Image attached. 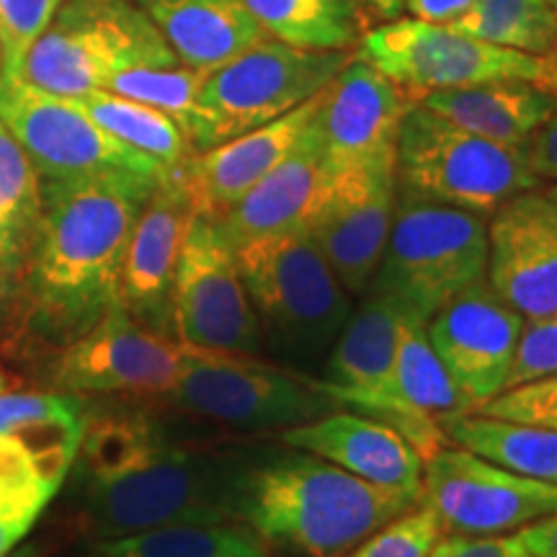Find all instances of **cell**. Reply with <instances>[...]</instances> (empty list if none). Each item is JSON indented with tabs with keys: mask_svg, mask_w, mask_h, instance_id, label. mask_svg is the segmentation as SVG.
<instances>
[{
	"mask_svg": "<svg viewBox=\"0 0 557 557\" xmlns=\"http://www.w3.org/2000/svg\"><path fill=\"white\" fill-rule=\"evenodd\" d=\"M65 0H0V75L18 78L21 65Z\"/></svg>",
	"mask_w": 557,
	"mask_h": 557,
	"instance_id": "cell-36",
	"label": "cell"
},
{
	"mask_svg": "<svg viewBox=\"0 0 557 557\" xmlns=\"http://www.w3.org/2000/svg\"><path fill=\"white\" fill-rule=\"evenodd\" d=\"M547 3H549V5H553V9H557V0H547Z\"/></svg>",
	"mask_w": 557,
	"mask_h": 557,
	"instance_id": "cell-49",
	"label": "cell"
},
{
	"mask_svg": "<svg viewBox=\"0 0 557 557\" xmlns=\"http://www.w3.org/2000/svg\"><path fill=\"white\" fill-rule=\"evenodd\" d=\"M517 537L529 557H557V513L521 527Z\"/></svg>",
	"mask_w": 557,
	"mask_h": 557,
	"instance_id": "cell-42",
	"label": "cell"
},
{
	"mask_svg": "<svg viewBox=\"0 0 557 557\" xmlns=\"http://www.w3.org/2000/svg\"><path fill=\"white\" fill-rule=\"evenodd\" d=\"M429 557H447V540L442 537V542H438V545L431 549V555Z\"/></svg>",
	"mask_w": 557,
	"mask_h": 557,
	"instance_id": "cell-46",
	"label": "cell"
},
{
	"mask_svg": "<svg viewBox=\"0 0 557 557\" xmlns=\"http://www.w3.org/2000/svg\"><path fill=\"white\" fill-rule=\"evenodd\" d=\"M442 521L426 504H421L387 521L344 557H429L442 542Z\"/></svg>",
	"mask_w": 557,
	"mask_h": 557,
	"instance_id": "cell-35",
	"label": "cell"
},
{
	"mask_svg": "<svg viewBox=\"0 0 557 557\" xmlns=\"http://www.w3.org/2000/svg\"><path fill=\"white\" fill-rule=\"evenodd\" d=\"M181 344L139 325L120 302L81 338L62 346L54 382L70 395H169L178 377Z\"/></svg>",
	"mask_w": 557,
	"mask_h": 557,
	"instance_id": "cell-15",
	"label": "cell"
},
{
	"mask_svg": "<svg viewBox=\"0 0 557 557\" xmlns=\"http://www.w3.org/2000/svg\"><path fill=\"white\" fill-rule=\"evenodd\" d=\"M421 504L449 534L491 537L557 513V485L519 475L465 447H442L423 462Z\"/></svg>",
	"mask_w": 557,
	"mask_h": 557,
	"instance_id": "cell-13",
	"label": "cell"
},
{
	"mask_svg": "<svg viewBox=\"0 0 557 557\" xmlns=\"http://www.w3.org/2000/svg\"><path fill=\"white\" fill-rule=\"evenodd\" d=\"M354 58V50H302L263 39L225 65L209 70L191 129L194 152L289 114L318 96Z\"/></svg>",
	"mask_w": 557,
	"mask_h": 557,
	"instance_id": "cell-8",
	"label": "cell"
},
{
	"mask_svg": "<svg viewBox=\"0 0 557 557\" xmlns=\"http://www.w3.org/2000/svg\"><path fill=\"white\" fill-rule=\"evenodd\" d=\"M442 431L447 442L500 468L557 485V429L465 413L442 421Z\"/></svg>",
	"mask_w": 557,
	"mask_h": 557,
	"instance_id": "cell-30",
	"label": "cell"
},
{
	"mask_svg": "<svg viewBox=\"0 0 557 557\" xmlns=\"http://www.w3.org/2000/svg\"><path fill=\"white\" fill-rule=\"evenodd\" d=\"M475 0H406V11L416 21L436 26H451L472 9Z\"/></svg>",
	"mask_w": 557,
	"mask_h": 557,
	"instance_id": "cell-41",
	"label": "cell"
},
{
	"mask_svg": "<svg viewBox=\"0 0 557 557\" xmlns=\"http://www.w3.org/2000/svg\"><path fill=\"white\" fill-rule=\"evenodd\" d=\"M325 186L323 156L312 122L274 171L214 220L230 250L308 227Z\"/></svg>",
	"mask_w": 557,
	"mask_h": 557,
	"instance_id": "cell-24",
	"label": "cell"
},
{
	"mask_svg": "<svg viewBox=\"0 0 557 557\" xmlns=\"http://www.w3.org/2000/svg\"><path fill=\"white\" fill-rule=\"evenodd\" d=\"M5 387V380H3V374H0V389H3Z\"/></svg>",
	"mask_w": 557,
	"mask_h": 557,
	"instance_id": "cell-48",
	"label": "cell"
},
{
	"mask_svg": "<svg viewBox=\"0 0 557 557\" xmlns=\"http://www.w3.org/2000/svg\"><path fill=\"white\" fill-rule=\"evenodd\" d=\"M173 341L181 346L259 357L263 331L238 261L214 220L194 214L176 263L171 299Z\"/></svg>",
	"mask_w": 557,
	"mask_h": 557,
	"instance_id": "cell-12",
	"label": "cell"
},
{
	"mask_svg": "<svg viewBox=\"0 0 557 557\" xmlns=\"http://www.w3.org/2000/svg\"><path fill=\"white\" fill-rule=\"evenodd\" d=\"M395 163L403 191L485 218L517 194L542 186L524 148L472 135L421 103L403 116Z\"/></svg>",
	"mask_w": 557,
	"mask_h": 557,
	"instance_id": "cell-7",
	"label": "cell"
},
{
	"mask_svg": "<svg viewBox=\"0 0 557 557\" xmlns=\"http://www.w3.org/2000/svg\"><path fill=\"white\" fill-rule=\"evenodd\" d=\"M421 504L398 487H382L310 451H253L243 521L267 545L310 557H344L359 542Z\"/></svg>",
	"mask_w": 557,
	"mask_h": 557,
	"instance_id": "cell-3",
	"label": "cell"
},
{
	"mask_svg": "<svg viewBox=\"0 0 557 557\" xmlns=\"http://www.w3.org/2000/svg\"><path fill=\"white\" fill-rule=\"evenodd\" d=\"M83 557H271L267 540L246 521L169 524L94 540Z\"/></svg>",
	"mask_w": 557,
	"mask_h": 557,
	"instance_id": "cell-29",
	"label": "cell"
},
{
	"mask_svg": "<svg viewBox=\"0 0 557 557\" xmlns=\"http://www.w3.org/2000/svg\"><path fill=\"white\" fill-rule=\"evenodd\" d=\"M194 218L184 181L173 169L152 191L132 230L120 276V305L139 325L173 336L171 299L186 227Z\"/></svg>",
	"mask_w": 557,
	"mask_h": 557,
	"instance_id": "cell-19",
	"label": "cell"
},
{
	"mask_svg": "<svg viewBox=\"0 0 557 557\" xmlns=\"http://www.w3.org/2000/svg\"><path fill=\"white\" fill-rule=\"evenodd\" d=\"M547 194H549V197H553L555 201H557V184L555 186H549V189H545Z\"/></svg>",
	"mask_w": 557,
	"mask_h": 557,
	"instance_id": "cell-47",
	"label": "cell"
},
{
	"mask_svg": "<svg viewBox=\"0 0 557 557\" xmlns=\"http://www.w3.org/2000/svg\"><path fill=\"white\" fill-rule=\"evenodd\" d=\"M524 156L534 176L557 184V111L529 137V143L524 145Z\"/></svg>",
	"mask_w": 557,
	"mask_h": 557,
	"instance_id": "cell-40",
	"label": "cell"
},
{
	"mask_svg": "<svg viewBox=\"0 0 557 557\" xmlns=\"http://www.w3.org/2000/svg\"><path fill=\"white\" fill-rule=\"evenodd\" d=\"M5 557H41V555H39L37 545H24V547L13 549V553H9Z\"/></svg>",
	"mask_w": 557,
	"mask_h": 557,
	"instance_id": "cell-45",
	"label": "cell"
},
{
	"mask_svg": "<svg viewBox=\"0 0 557 557\" xmlns=\"http://www.w3.org/2000/svg\"><path fill=\"white\" fill-rule=\"evenodd\" d=\"M0 122L32 160L41 181L99 173L165 178L169 169L103 132L73 99L0 75Z\"/></svg>",
	"mask_w": 557,
	"mask_h": 557,
	"instance_id": "cell-11",
	"label": "cell"
},
{
	"mask_svg": "<svg viewBox=\"0 0 557 557\" xmlns=\"http://www.w3.org/2000/svg\"><path fill=\"white\" fill-rule=\"evenodd\" d=\"M178 410L240 431H287L338 406L308 377L246 354L181 346L178 377L165 395Z\"/></svg>",
	"mask_w": 557,
	"mask_h": 557,
	"instance_id": "cell-9",
	"label": "cell"
},
{
	"mask_svg": "<svg viewBox=\"0 0 557 557\" xmlns=\"http://www.w3.org/2000/svg\"><path fill=\"white\" fill-rule=\"evenodd\" d=\"M524 323L487 278L457 295L426 323L431 346L468 413L506 389Z\"/></svg>",
	"mask_w": 557,
	"mask_h": 557,
	"instance_id": "cell-16",
	"label": "cell"
},
{
	"mask_svg": "<svg viewBox=\"0 0 557 557\" xmlns=\"http://www.w3.org/2000/svg\"><path fill=\"white\" fill-rule=\"evenodd\" d=\"M259 315L263 348L276 364L310 374L351 318V295L338 282L308 227L233 250Z\"/></svg>",
	"mask_w": 557,
	"mask_h": 557,
	"instance_id": "cell-4",
	"label": "cell"
},
{
	"mask_svg": "<svg viewBox=\"0 0 557 557\" xmlns=\"http://www.w3.org/2000/svg\"><path fill=\"white\" fill-rule=\"evenodd\" d=\"M557 372V310L545 318L527 320L521 331L517 357H513L508 387L532 382Z\"/></svg>",
	"mask_w": 557,
	"mask_h": 557,
	"instance_id": "cell-38",
	"label": "cell"
},
{
	"mask_svg": "<svg viewBox=\"0 0 557 557\" xmlns=\"http://www.w3.org/2000/svg\"><path fill=\"white\" fill-rule=\"evenodd\" d=\"M398 207V163L377 160L325 176L308 233L351 297L372 284Z\"/></svg>",
	"mask_w": 557,
	"mask_h": 557,
	"instance_id": "cell-14",
	"label": "cell"
},
{
	"mask_svg": "<svg viewBox=\"0 0 557 557\" xmlns=\"http://www.w3.org/2000/svg\"><path fill=\"white\" fill-rule=\"evenodd\" d=\"M181 62L137 0H65L34 41L18 81L78 99L132 67Z\"/></svg>",
	"mask_w": 557,
	"mask_h": 557,
	"instance_id": "cell-6",
	"label": "cell"
},
{
	"mask_svg": "<svg viewBox=\"0 0 557 557\" xmlns=\"http://www.w3.org/2000/svg\"><path fill=\"white\" fill-rule=\"evenodd\" d=\"M418 103L472 135L508 148H524L529 137L557 111L553 94L524 81H491L431 90Z\"/></svg>",
	"mask_w": 557,
	"mask_h": 557,
	"instance_id": "cell-26",
	"label": "cell"
},
{
	"mask_svg": "<svg viewBox=\"0 0 557 557\" xmlns=\"http://www.w3.org/2000/svg\"><path fill=\"white\" fill-rule=\"evenodd\" d=\"M364 3L372 9L374 16H380L385 21L400 18L403 11H406V0H364Z\"/></svg>",
	"mask_w": 557,
	"mask_h": 557,
	"instance_id": "cell-44",
	"label": "cell"
},
{
	"mask_svg": "<svg viewBox=\"0 0 557 557\" xmlns=\"http://www.w3.org/2000/svg\"><path fill=\"white\" fill-rule=\"evenodd\" d=\"M416 99L354 54L320 94L312 129L325 176L395 158L398 129Z\"/></svg>",
	"mask_w": 557,
	"mask_h": 557,
	"instance_id": "cell-17",
	"label": "cell"
},
{
	"mask_svg": "<svg viewBox=\"0 0 557 557\" xmlns=\"http://www.w3.org/2000/svg\"><path fill=\"white\" fill-rule=\"evenodd\" d=\"M465 413L468 408L431 346L426 323L406 315L400 320L393 374L364 416L398 429L426 462L431 455L447 447L442 421Z\"/></svg>",
	"mask_w": 557,
	"mask_h": 557,
	"instance_id": "cell-20",
	"label": "cell"
},
{
	"mask_svg": "<svg viewBox=\"0 0 557 557\" xmlns=\"http://www.w3.org/2000/svg\"><path fill=\"white\" fill-rule=\"evenodd\" d=\"M451 29L537 58L557 54V9L547 0H475Z\"/></svg>",
	"mask_w": 557,
	"mask_h": 557,
	"instance_id": "cell-33",
	"label": "cell"
},
{
	"mask_svg": "<svg viewBox=\"0 0 557 557\" xmlns=\"http://www.w3.org/2000/svg\"><path fill=\"white\" fill-rule=\"evenodd\" d=\"M186 67L209 73L269 39L246 0H137Z\"/></svg>",
	"mask_w": 557,
	"mask_h": 557,
	"instance_id": "cell-25",
	"label": "cell"
},
{
	"mask_svg": "<svg viewBox=\"0 0 557 557\" xmlns=\"http://www.w3.org/2000/svg\"><path fill=\"white\" fill-rule=\"evenodd\" d=\"M271 39L302 50H354L361 39L359 0H246Z\"/></svg>",
	"mask_w": 557,
	"mask_h": 557,
	"instance_id": "cell-31",
	"label": "cell"
},
{
	"mask_svg": "<svg viewBox=\"0 0 557 557\" xmlns=\"http://www.w3.org/2000/svg\"><path fill=\"white\" fill-rule=\"evenodd\" d=\"M205 75L207 73L186 67L184 62L160 67H132L114 75L107 90H114L124 99L148 103V107L163 111L165 116H171L184 129L186 139H189L194 124H197V101Z\"/></svg>",
	"mask_w": 557,
	"mask_h": 557,
	"instance_id": "cell-34",
	"label": "cell"
},
{
	"mask_svg": "<svg viewBox=\"0 0 557 557\" xmlns=\"http://www.w3.org/2000/svg\"><path fill=\"white\" fill-rule=\"evenodd\" d=\"M253 451L181 442L139 410L86 418L78 451L81 524L94 540L169 524L243 521Z\"/></svg>",
	"mask_w": 557,
	"mask_h": 557,
	"instance_id": "cell-1",
	"label": "cell"
},
{
	"mask_svg": "<svg viewBox=\"0 0 557 557\" xmlns=\"http://www.w3.org/2000/svg\"><path fill=\"white\" fill-rule=\"evenodd\" d=\"M29 529H32V524H24V521L0 519V557L13 553L18 542L29 534Z\"/></svg>",
	"mask_w": 557,
	"mask_h": 557,
	"instance_id": "cell-43",
	"label": "cell"
},
{
	"mask_svg": "<svg viewBox=\"0 0 557 557\" xmlns=\"http://www.w3.org/2000/svg\"><path fill=\"white\" fill-rule=\"evenodd\" d=\"M103 132L173 171L194 156L191 143L163 111L139 103L114 90L99 88L73 99Z\"/></svg>",
	"mask_w": 557,
	"mask_h": 557,
	"instance_id": "cell-32",
	"label": "cell"
},
{
	"mask_svg": "<svg viewBox=\"0 0 557 557\" xmlns=\"http://www.w3.org/2000/svg\"><path fill=\"white\" fill-rule=\"evenodd\" d=\"M491 289L524 320L557 310V201L521 191L487 218Z\"/></svg>",
	"mask_w": 557,
	"mask_h": 557,
	"instance_id": "cell-18",
	"label": "cell"
},
{
	"mask_svg": "<svg viewBox=\"0 0 557 557\" xmlns=\"http://www.w3.org/2000/svg\"><path fill=\"white\" fill-rule=\"evenodd\" d=\"M403 318L406 312L393 299L364 292L359 308L351 310V318L320 367L323 374L305 377L338 408L364 413L380 398L393 374Z\"/></svg>",
	"mask_w": 557,
	"mask_h": 557,
	"instance_id": "cell-23",
	"label": "cell"
},
{
	"mask_svg": "<svg viewBox=\"0 0 557 557\" xmlns=\"http://www.w3.org/2000/svg\"><path fill=\"white\" fill-rule=\"evenodd\" d=\"M284 447L310 451L372 485L398 487L421 498L423 457L385 421L336 408L318 421L278 434Z\"/></svg>",
	"mask_w": 557,
	"mask_h": 557,
	"instance_id": "cell-22",
	"label": "cell"
},
{
	"mask_svg": "<svg viewBox=\"0 0 557 557\" xmlns=\"http://www.w3.org/2000/svg\"><path fill=\"white\" fill-rule=\"evenodd\" d=\"M86 413L78 398L65 393H3L0 436L24 447L41 472L62 485L81 451Z\"/></svg>",
	"mask_w": 557,
	"mask_h": 557,
	"instance_id": "cell-27",
	"label": "cell"
},
{
	"mask_svg": "<svg viewBox=\"0 0 557 557\" xmlns=\"http://www.w3.org/2000/svg\"><path fill=\"white\" fill-rule=\"evenodd\" d=\"M160 181L135 173L41 181L39 235L21 287L41 341L67 346L120 302L132 230Z\"/></svg>",
	"mask_w": 557,
	"mask_h": 557,
	"instance_id": "cell-2",
	"label": "cell"
},
{
	"mask_svg": "<svg viewBox=\"0 0 557 557\" xmlns=\"http://www.w3.org/2000/svg\"><path fill=\"white\" fill-rule=\"evenodd\" d=\"M41 222V178L0 122V310L24 287Z\"/></svg>",
	"mask_w": 557,
	"mask_h": 557,
	"instance_id": "cell-28",
	"label": "cell"
},
{
	"mask_svg": "<svg viewBox=\"0 0 557 557\" xmlns=\"http://www.w3.org/2000/svg\"><path fill=\"white\" fill-rule=\"evenodd\" d=\"M472 413L511 423H529V426L557 429V372L508 387Z\"/></svg>",
	"mask_w": 557,
	"mask_h": 557,
	"instance_id": "cell-37",
	"label": "cell"
},
{
	"mask_svg": "<svg viewBox=\"0 0 557 557\" xmlns=\"http://www.w3.org/2000/svg\"><path fill=\"white\" fill-rule=\"evenodd\" d=\"M447 557H529V553L517 534H491V537L449 534Z\"/></svg>",
	"mask_w": 557,
	"mask_h": 557,
	"instance_id": "cell-39",
	"label": "cell"
},
{
	"mask_svg": "<svg viewBox=\"0 0 557 557\" xmlns=\"http://www.w3.org/2000/svg\"><path fill=\"white\" fill-rule=\"evenodd\" d=\"M354 54L406 88L416 103L431 90L491 81H524L557 99V54L537 58L508 50L451 26L400 16L361 34Z\"/></svg>",
	"mask_w": 557,
	"mask_h": 557,
	"instance_id": "cell-10",
	"label": "cell"
},
{
	"mask_svg": "<svg viewBox=\"0 0 557 557\" xmlns=\"http://www.w3.org/2000/svg\"><path fill=\"white\" fill-rule=\"evenodd\" d=\"M487 218L438 205L398 186L393 227L367 292L393 299L406 315L429 323L444 305L483 282Z\"/></svg>",
	"mask_w": 557,
	"mask_h": 557,
	"instance_id": "cell-5",
	"label": "cell"
},
{
	"mask_svg": "<svg viewBox=\"0 0 557 557\" xmlns=\"http://www.w3.org/2000/svg\"><path fill=\"white\" fill-rule=\"evenodd\" d=\"M320 94L289 114L209 150L194 152L186 163H181L176 171L189 194L194 214L218 220L267 173L274 171L297 148L299 137L315 116Z\"/></svg>",
	"mask_w": 557,
	"mask_h": 557,
	"instance_id": "cell-21",
	"label": "cell"
}]
</instances>
